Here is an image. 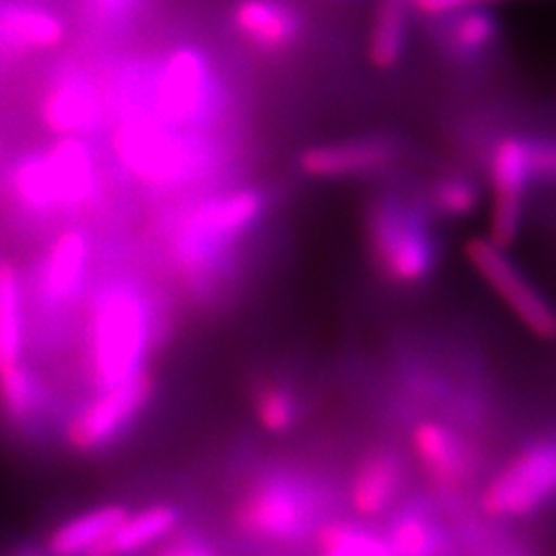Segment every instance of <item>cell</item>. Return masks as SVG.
I'll use <instances>...</instances> for the list:
<instances>
[{
	"instance_id": "9",
	"label": "cell",
	"mask_w": 556,
	"mask_h": 556,
	"mask_svg": "<svg viewBox=\"0 0 556 556\" xmlns=\"http://www.w3.org/2000/svg\"><path fill=\"white\" fill-rule=\"evenodd\" d=\"M114 144L126 167L160 186L184 181L200 169L199 147L160 124L128 122L119 128Z\"/></svg>"
},
{
	"instance_id": "16",
	"label": "cell",
	"mask_w": 556,
	"mask_h": 556,
	"mask_svg": "<svg viewBox=\"0 0 556 556\" xmlns=\"http://www.w3.org/2000/svg\"><path fill=\"white\" fill-rule=\"evenodd\" d=\"M128 511L130 507L122 503L89 507L56 523L41 544L48 548L50 555L87 556L116 530V526L128 516Z\"/></svg>"
},
{
	"instance_id": "32",
	"label": "cell",
	"mask_w": 556,
	"mask_h": 556,
	"mask_svg": "<svg viewBox=\"0 0 556 556\" xmlns=\"http://www.w3.org/2000/svg\"><path fill=\"white\" fill-rule=\"evenodd\" d=\"M0 556H54L48 553V548L38 542H29V540H21L15 544H7L4 548H0Z\"/></svg>"
},
{
	"instance_id": "24",
	"label": "cell",
	"mask_w": 556,
	"mask_h": 556,
	"mask_svg": "<svg viewBox=\"0 0 556 556\" xmlns=\"http://www.w3.org/2000/svg\"><path fill=\"white\" fill-rule=\"evenodd\" d=\"M408 38L406 0H379L369 38V60L379 71L394 68Z\"/></svg>"
},
{
	"instance_id": "11",
	"label": "cell",
	"mask_w": 556,
	"mask_h": 556,
	"mask_svg": "<svg viewBox=\"0 0 556 556\" xmlns=\"http://www.w3.org/2000/svg\"><path fill=\"white\" fill-rule=\"evenodd\" d=\"M413 452L433 493L466 497L482 472V459L464 435L438 420H420L413 431Z\"/></svg>"
},
{
	"instance_id": "3",
	"label": "cell",
	"mask_w": 556,
	"mask_h": 556,
	"mask_svg": "<svg viewBox=\"0 0 556 556\" xmlns=\"http://www.w3.org/2000/svg\"><path fill=\"white\" fill-rule=\"evenodd\" d=\"M147 334V309L137 291L108 289L96 312V378L103 390L139 374Z\"/></svg>"
},
{
	"instance_id": "15",
	"label": "cell",
	"mask_w": 556,
	"mask_h": 556,
	"mask_svg": "<svg viewBox=\"0 0 556 556\" xmlns=\"http://www.w3.org/2000/svg\"><path fill=\"white\" fill-rule=\"evenodd\" d=\"M396 153L392 140H353L307 149L299 157V167L312 178H349L388 165Z\"/></svg>"
},
{
	"instance_id": "13",
	"label": "cell",
	"mask_w": 556,
	"mask_h": 556,
	"mask_svg": "<svg viewBox=\"0 0 556 556\" xmlns=\"http://www.w3.org/2000/svg\"><path fill=\"white\" fill-rule=\"evenodd\" d=\"M211 98L208 66L197 50L174 52L157 80V110L165 122H199Z\"/></svg>"
},
{
	"instance_id": "12",
	"label": "cell",
	"mask_w": 556,
	"mask_h": 556,
	"mask_svg": "<svg viewBox=\"0 0 556 556\" xmlns=\"http://www.w3.org/2000/svg\"><path fill=\"white\" fill-rule=\"evenodd\" d=\"M406 484L404 457L394 447H378L358 459L346 489V503L355 517L376 521L406 495Z\"/></svg>"
},
{
	"instance_id": "5",
	"label": "cell",
	"mask_w": 556,
	"mask_h": 556,
	"mask_svg": "<svg viewBox=\"0 0 556 556\" xmlns=\"http://www.w3.org/2000/svg\"><path fill=\"white\" fill-rule=\"evenodd\" d=\"M466 258L517 321L540 340H556V307L532 278L528 277L507 248L489 238H472L466 248Z\"/></svg>"
},
{
	"instance_id": "22",
	"label": "cell",
	"mask_w": 556,
	"mask_h": 556,
	"mask_svg": "<svg viewBox=\"0 0 556 556\" xmlns=\"http://www.w3.org/2000/svg\"><path fill=\"white\" fill-rule=\"evenodd\" d=\"M46 400L36 378L21 365L0 371V410L21 431L38 427Z\"/></svg>"
},
{
	"instance_id": "28",
	"label": "cell",
	"mask_w": 556,
	"mask_h": 556,
	"mask_svg": "<svg viewBox=\"0 0 556 556\" xmlns=\"http://www.w3.org/2000/svg\"><path fill=\"white\" fill-rule=\"evenodd\" d=\"M431 204L441 217L466 219L480 204V188L466 176H447L433 186Z\"/></svg>"
},
{
	"instance_id": "7",
	"label": "cell",
	"mask_w": 556,
	"mask_h": 556,
	"mask_svg": "<svg viewBox=\"0 0 556 556\" xmlns=\"http://www.w3.org/2000/svg\"><path fill=\"white\" fill-rule=\"evenodd\" d=\"M262 211L264 197L256 190H239L202 204L179 231V260L188 268L208 266L238 236L252 227Z\"/></svg>"
},
{
	"instance_id": "10",
	"label": "cell",
	"mask_w": 556,
	"mask_h": 556,
	"mask_svg": "<svg viewBox=\"0 0 556 556\" xmlns=\"http://www.w3.org/2000/svg\"><path fill=\"white\" fill-rule=\"evenodd\" d=\"M381 530L392 556H464L456 530L433 493H406Z\"/></svg>"
},
{
	"instance_id": "17",
	"label": "cell",
	"mask_w": 556,
	"mask_h": 556,
	"mask_svg": "<svg viewBox=\"0 0 556 556\" xmlns=\"http://www.w3.org/2000/svg\"><path fill=\"white\" fill-rule=\"evenodd\" d=\"M54 206H77L93 190V163L87 147L77 139H62L46 155Z\"/></svg>"
},
{
	"instance_id": "14",
	"label": "cell",
	"mask_w": 556,
	"mask_h": 556,
	"mask_svg": "<svg viewBox=\"0 0 556 556\" xmlns=\"http://www.w3.org/2000/svg\"><path fill=\"white\" fill-rule=\"evenodd\" d=\"M184 526V511L174 503H153L128 511L116 530L87 556H139L151 553Z\"/></svg>"
},
{
	"instance_id": "8",
	"label": "cell",
	"mask_w": 556,
	"mask_h": 556,
	"mask_svg": "<svg viewBox=\"0 0 556 556\" xmlns=\"http://www.w3.org/2000/svg\"><path fill=\"white\" fill-rule=\"evenodd\" d=\"M489 178L493 190L489 239L509 250L521 233L526 199L538 184L532 137L498 140L489 161Z\"/></svg>"
},
{
	"instance_id": "21",
	"label": "cell",
	"mask_w": 556,
	"mask_h": 556,
	"mask_svg": "<svg viewBox=\"0 0 556 556\" xmlns=\"http://www.w3.org/2000/svg\"><path fill=\"white\" fill-rule=\"evenodd\" d=\"M62 36L64 27L56 15L36 7L0 0V48H52L60 43Z\"/></svg>"
},
{
	"instance_id": "31",
	"label": "cell",
	"mask_w": 556,
	"mask_h": 556,
	"mask_svg": "<svg viewBox=\"0 0 556 556\" xmlns=\"http://www.w3.org/2000/svg\"><path fill=\"white\" fill-rule=\"evenodd\" d=\"M498 0H406L408 9H415L422 17L429 20H445L468 9L493 7Z\"/></svg>"
},
{
	"instance_id": "27",
	"label": "cell",
	"mask_w": 556,
	"mask_h": 556,
	"mask_svg": "<svg viewBox=\"0 0 556 556\" xmlns=\"http://www.w3.org/2000/svg\"><path fill=\"white\" fill-rule=\"evenodd\" d=\"M254 413L264 431L285 435L298 425V397L282 386H264L254 396Z\"/></svg>"
},
{
	"instance_id": "1",
	"label": "cell",
	"mask_w": 556,
	"mask_h": 556,
	"mask_svg": "<svg viewBox=\"0 0 556 556\" xmlns=\"http://www.w3.org/2000/svg\"><path fill=\"white\" fill-rule=\"evenodd\" d=\"M344 498L326 478L293 466L264 468L241 489L231 509L239 536L268 548L312 544L340 516Z\"/></svg>"
},
{
	"instance_id": "2",
	"label": "cell",
	"mask_w": 556,
	"mask_h": 556,
	"mask_svg": "<svg viewBox=\"0 0 556 556\" xmlns=\"http://www.w3.org/2000/svg\"><path fill=\"white\" fill-rule=\"evenodd\" d=\"M556 503V433L517 450L480 493V511L493 521L538 516Z\"/></svg>"
},
{
	"instance_id": "18",
	"label": "cell",
	"mask_w": 556,
	"mask_h": 556,
	"mask_svg": "<svg viewBox=\"0 0 556 556\" xmlns=\"http://www.w3.org/2000/svg\"><path fill=\"white\" fill-rule=\"evenodd\" d=\"M233 20L239 34L260 50H285L298 38L295 15L277 0H241Z\"/></svg>"
},
{
	"instance_id": "20",
	"label": "cell",
	"mask_w": 556,
	"mask_h": 556,
	"mask_svg": "<svg viewBox=\"0 0 556 556\" xmlns=\"http://www.w3.org/2000/svg\"><path fill=\"white\" fill-rule=\"evenodd\" d=\"M314 556H392L381 526L361 517L338 516L312 540Z\"/></svg>"
},
{
	"instance_id": "19",
	"label": "cell",
	"mask_w": 556,
	"mask_h": 556,
	"mask_svg": "<svg viewBox=\"0 0 556 556\" xmlns=\"http://www.w3.org/2000/svg\"><path fill=\"white\" fill-rule=\"evenodd\" d=\"M441 25V43L459 62H472L489 54L497 46L501 25L491 7L468 9L445 17Z\"/></svg>"
},
{
	"instance_id": "26",
	"label": "cell",
	"mask_w": 556,
	"mask_h": 556,
	"mask_svg": "<svg viewBox=\"0 0 556 556\" xmlns=\"http://www.w3.org/2000/svg\"><path fill=\"white\" fill-rule=\"evenodd\" d=\"M20 357V277L9 262H0V371L17 365Z\"/></svg>"
},
{
	"instance_id": "23",
	"label": "cell",
	"mask_w": 556,
	"mask_h": 556,
	"mask_svg": "<svg viewBox=\"0 0 556 556\" xmlns=\"http://www.w3.org/2000/svg\"><path fill=\"white\" fill-rule=\"evenodd\" d=\"M96 116L93 93L83 83H60L41 103V118L56 135H73L87 128Z\"/></svg>"
},
{
	"instance_id": "25",
	"label": "cell",
	"mask_w": 556,
	"mask_h": 556,
	"mask_svg": "<svg viewBox=\"0 0 556 556\" xmlns=\"http://www.w3.org/2000/svg\"><path fill=\"white\" fill-rule=\"evenodd\" d=\"M89 258V245L80 231L62 233L46 264V291L52 299H68L80 285Z\"/></svg>"
},
{
	"instance_id": "6",
	"label": "cell",
	"mask_w": 556,
	"mask_h": 556,
	"mask_svg": "<svg viewBox=\"0 0 556 556\" xmlns=\"http://www.w3.org/2000/svg\"><path fill=\"white\" fill-rule=\"evenodd\" d=\"M153 392L155 379L144 369L122 383L105 388L98 400L89 402L68 420L64 429L66 445L83 456L110 450L137 422Z\"/></svg>"
},
{
	"instance_id": "29",
	"label": "cell",
	"mask_w": 556,
	"mask_h": 556,
	"mask_svg": "<svg viewBox=\"0 0 556 556\" xmlns=\"http://www.w3.org/2000/svg\"><path fill=\"white\" fill-rule=\"evenodd\" d=\"M15 190L20 194L21 202L34 211L54 208L46 155L21 161L15 172Z\"/></svg>"
},
{
	"instance_id": "30",
	"label": "cell",
	"mask_w": 556,
	"mask_h": 556,
	"mask_svg": "<svg viewBox=\"0 0 556 556\" xmlns=\"http://www.w3.org/2000/svg\"><path fill=\"white\" fill-rule=\"evenodd\" d=\"M149 556H223L211 538L194 528H178L169 538L157 544Z\"/></svg>"
},
{
	"instance_id": "4",
	"label": "cell",
	"mask_w": 556,
	"mask_h": 556,
	"mask_svg": "<svg viewBox=\"0 0 556 556\" xmlns=\"http://www.w3.org/2000/svg\"><path fill=\"white\" fill-rule=\"evenodd\" d=\"M369 233L379 268L397 285H418L435 270V238L415 206L381 202L369 220Z\"/></svg>"
},
{
	"instance_id": "33",
	"label": "cell",
	"mask_w": 556,
	"mask_h": 556,
	"mask_svg": "<svg viewBox=\"0 0 556 556\" xmlns=\"http://www.w3.org/2000/svg\"><path fill=\"white\" fill-rule=\"evenodd\" d=\"M101 11H108V13H116L119 9H124L126 4H130L132 0H96Z\"/></svg>"
}]
</instances>
